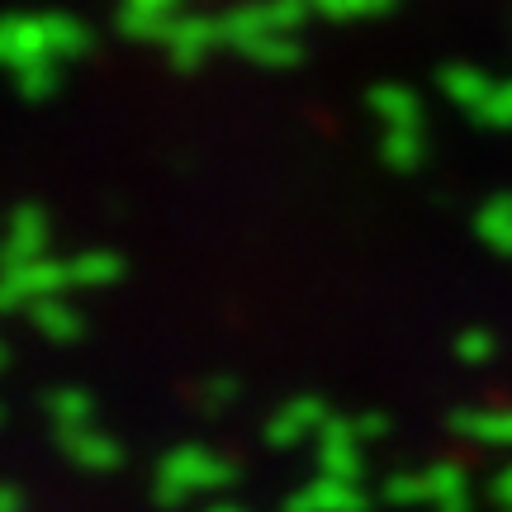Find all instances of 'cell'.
Masks as SVG:
<instances>
[{
	"label": "cell",
	"mask_w": 512,
	"mask_h": 512,
	"mask_svg": "<svg viewBox=\"0 0 512 512\" xmlns=\"http://www.w3.org/2000/svg\"><path fill=\"white\" fill-rule=\"evenodd\" d=\"M238 470L219 460L214 451H204V446H176L171 456L162 460V470H157V503L162 508H181L190 503L195 494H209V489H223V484H233Z\"/></svg>",
	"instance_id": "obj_1"
},
{
	"label": "cell",
	"mask_w": 512,
	"mask_h": 512,
	"mask_svg": "<svg viewBox=\"0 0 512 512\" xmlns=\"http://www.w3.org/2000/svg\"><path fill=\"white\" fill-rule=\"evenodd\" d=\"M304 0H261V5H238V10H228V15H219L223 24V43H233V48H247L252 38L261 34H275V29H285V34H294L299 24H304Z\"/></svg>",
	"instance_id": "obj_2"
},
{
	"label": "cell",
	"mask_w": 512,
	"mask_h": 512,
	"mask_svg": "<svg viewBox=\"0 0 512 512\" xmlns=\"http://www.w3.org/2000/svg\"><path fill=\"white\" fill-rule=\"evenodd\" d=\"M72 290V266L53 261V256H34V261H10L5 271V304L10 309H29L34 299Z\"/></svg>",
	"instance_id": "obj_3"
},
{
	"label": "cell",
	"mask_w": 512,
	"mask_h": 512,
	"mask_svg": "<svg viewBox=\"0 0 512 512\" xmlns=\"http://www.w3.org/2000/svg\"><path fill=\"white\" fill-rule=\"evenodd\" d=\"M0 57L24 72V67H38V62H57L53 53V34H48V15H10L5 29H0Z\"/></svg>",
	"instance_id": "obj_4"
},
{
	"label": "cell",
	"mask_w": 512,
	"mask_h": 512,
	"mask_svg": "<svg viewBox=\"0 0 512 512\" xmlns=\"http://www.w3.org/2000/svg\"><path fill=\"white\" fill-rule=\"evenodd\" d=\"M219 43H223L219 15H176L171 19V29H166V53H171V62H176L181 72L200 67Z\"/></svg>",
	"instance_id": "obj_5"
},
{
	"label": "cell",
	"mask_w": 512,
	"mask_h": 512,
	"mask_svg": "<svg viewBox=\"0 0 512 512\" xmlns=\"http://www.w3.org/2000/svg\"><path fill=\"white\" fill-rule=\"evenodd\" d=\"M285 512H370V498L361 489V479L318 475L313 484L285 498Z\"/></svg>",
	"instance_id": "obj_6"
},
{
	"label": "cell",
	"mask_w": 512,
	"mask_h": 512,
	"mask_svg": "<svg viewBox=\"0 0 512 512\" xmlns=\"http://www.w3.org/2000/svg\"><path fill=\"white\" fill-rule=\"evenodd\" d=\"M366 437L356 432V418H328V427L318 432V470L337 479H361L366 456H361Z\"/></svg>",
	"instance_id": "obj_7"
},
{
	"label": "cell",
	"mask_w": 512,
	"mask_h": 512,
	"mask_svg": "<svg viewBox=\"0 0 512 512\" xmlns=\"http://www.w3.org/2000/svg\"><path fill=\"white\" fill-rule=\"evenodd\" d=\"M323 427H328V408H323V399L299 394V399H290L271 422H266V441H271L275 451H290V446H299L304 437H318Z\"/></svg>",
	"instance_id": "obj_8"
},
{
	"label": "cell",
	"mask_w": 512,
	"mask_h": 512,
	"mask_svg": "<svg viewBox=\"0 0 512 512\" xmlns=\"http://www.w3.org/2000/svg\"><path fill=\"white\" fill-rule=\"evenodd\" d=\"M62 451H67L81 470H91V475H110V470L124 465L119 441L105 437V432H95L91 422H86V427H67V432H62Z\"/></svg>",
	"instance_id": "obj_9"
},
{
	"label": "cell",
	"mask_w": 512,
	"mask_h": 512,
	"mask_svg": "<svg viewBox=\"0 0 512 512\" xmlns=\"http://www.w3.org/2000/svg\"><path fill=\"white\" fill-rule=\"evenodd\" d=\"M48 256V219L38 204H19L10 219V261H34Z\"/></svg>",
	"instance_id": "obj_10"
},
{
	"label": "cell",
	"mask_w": 512,
	"mask_h": 512,
	"mask_svg": "<svg viewBox=\"0 0 512 512\" xmlns=\"http://www.w3.org/2000/svg\"><path fill=\"white\" fill-rule=\"evenodd\" d=\"M456 432L479 446H512V408H465L456 413Z\"/></svg>",
	"instance_id": "obj_11"
},
{
	"label": "cell",
	"mask_w": 512,
	"mask_h": 512,
	"mask_svg": "<svg viewBox=\"0 0 512 512\" xmlns=\"http://www.w3.org/2000/svg\"><path fill=\"white\" fill-rule=\"evenodd\" d=\"M29 323H34L43 337H53V342H76V337H81V313H76L62 294L34 299V304H29Z\"/></svg>",
	"instance_id": "obj_12"
},
{
	"label": "cell",
	"mask_w": 512,
	"mask_h": 512,
	"mask_svg": "<svg viewBox=\"0 0 512 512\" xmlns=\"http://www.w3.org/2000/svg\"><path fill=\"white\" fill-rule=\"evenodd\" d=\"M441 95H446L451 105H460V110L479 114L484 100L494 95V81L479 72V67H446V72H441Z\"/></svg>",
	"instance_id": "obj_13"
},
{
	"label": "cell",
	"mask_w": 512,
	"mask_h": 512,
	"mask_svg": "<svg viewBox=\"0 0 512 512\" xmlns=\"http://www.w3.org/2000/svg\"><path fill=\"white\" fill-rule=\"evenodd\" d=\"M370 110L384 119V128H422V105L408 86H375Z\"/></svg>",
	"instance_id": "obj_14"
},
{
	"label": "cell",
	"mask_w": 512,
	"mask_h": 512,
	"mask_svg": "<svg viewBox=\"0 0 512 512\" xmlns=\"http://www.w3.org/2000/svg\"><path fill=\"white\" fill-rule=\"evenodd\" d=\"M475 228H479V238H484V247H494L498 256H512V195L484 200Z\"/></svg>",
	"instance_id": "obj_15"
},
{
	"label": "cell",
	"mask_w": 512,
	"mask_h": 512,
	"mask_svg": "<svg viewBox=\"0 0 512 512\" xmlns=\"http://www.w3.org/2000/svg\"><path fill=\"white\" fill-rule=\"evenodd\" d=\"M242 57L247 62H256V67H294L299 62V43H294V34H285V29H275V34H261L252 38L247 48H242Z\"/></svg>",
	"instance_id": "obj_16"
},
{
	"label": "cell",
	"mask_w": 512,
	"mask_h": 512,
	"mask_svg": "<svg viewBox=\"0 0 512 512\" xmlns=\"http://www.w3.org/2000/svg\"><path fill=\"white\" fill-rule=\"evenodd\" d=\"M72 266V285H86V290H100V285H114L124 275V261L114 252H81L67 261Z\"/></svg>",
	"instance_id": "obj_17"
},
{
	"label": "cell",
	"mask_w": 512,
	"mask_h": 512,
	"mask_svg": "<svg viewBox=\"0 0 512 512\" xmlns=\"http://www.w3.org/2000/svg\"><path fill=\"white\" fill-rule=\"evenodd\" d=\"M422 152H427V147H422L418 128H389L380 138V157L394 166V171H418Z\"/></svg>",
	"instance_id": "obj_18"
},
{
	"label": "cell",
	"mask_w": 512,
	"mask_h": 512,
	"mask_svg": "<svg viewBox=\"0 0 512 512\" xmlns=\"http://www.w3.org/2000/svg\"><path fill=\"white\" fill-rule=\"evenodd\" d=\"M95 413V399L86 389H57L53 399H48V418L57 422V432H67V427H86Z\"/></svg>",
	"instance_id": "obj_19"
},
{
	"label": "cell",
	"mask_w": 512,
	"mask_h": 512,
	"mask_svg": "<svg viewBox=\"0 0 512 512\" xmlns=\"http://www.w3.org/2000/svg\"><path fill=\"white\" fill-rule=\"evenodd\" d=\"M171 10H147V5H128L119 10V29H124L128 38H166V29H171Z\"/></svg>",
	"instance_id": "obj_20"
},
{
	"label": "cell",
	"mask_w": 512,
	"mask_h": 512,
	"mask_svg": "<svg viewBox=\"0 0 512 512\" xmlns=\"http://www.w3.org/2000/svg\"><path fill=\"white\" fill-rule=\"evenodd\" d=\"M422 479H427V503H432V508H441V503H451V498L465 494V470H460V465H451V460L427 465V470H422Z\"/></svg>",
	"instance_id": "obj_21"
},
{
	"label": "cell",
	"mask_w": 512,
	"mask_h": 512,
	"mask_svg": "<svg viewBox=\"0 0 512 512\" xmlns=\"http://www.w3.org/2000/svg\"><path fill=\"white\" fill-rule=\"evenodd\" d=\"M384 503H394V508H418V503H427V479H422V470H399V475L384 479Z\"/></svg>",
	"instance_id": "obj_22"
},
{
	"label": "cell",
	"mask_w": 512,
	"mask_h": 512,
	"mask_svg": "<svg viewBox=\"0 0 512 512\" xmlns=\"http://www.w3.org/2000/svg\"><path fill=\"white\" fill-rule=\"evenodd\" d=\"M494 332L484 328H465L456 337V361H465V366H484V361H494Z\"/></svg>",
	"instance_id": "obj_23"
},
{
	"label": "cell",
	"mask_w": 512,
	"mask_h": 512,
	"mask_svg": "<svg viewBox=\"0 0 512 512\" xmlns=\"http://www.w3.org/2000/svg\"><path fill=\"white\" fill-rule=\"evenodd\" d=\"M15 76H19V95L24 100H48L57 86V62H38V67H24Z\"/></svg>",
	"instance_id": "obj_24"
},
{
	"label": "cell",
	"mask_w": 512,
	"mask_h": 512,
	"mask_svg": "<svg viewBox=\"0 0 512 512\" xmlns=\"http://www.w3.org/2000/svg\"><path fill=\"white\" fill-rule=\"evenodd\" d=\"M475 119L479 124H489V128H512V81L494 86V95L484 100V110H479Z\"/></svg>",
	"instance_id": "obj_25"
},
{
	"label": "cell",
	"mask_w": 512,
	"mask_h": 512,
	"mask_svg": "<svg viewBox=\"0 0 512 512\" xmlns=\"http://www.w3.org/2000/svg\"><path fill=\"white\" fill-rule=\"evenodd\" d=\"M233 399H238V384H233V380H209L200 389L204 413H223V408H233Z\"/></svg>",
	"instance_id": "obj_26"
},
{
	"label": "cell",
	"mask_w": 512,
	"mask_h": 512,
	"mask_svg": "<svg viewBox=\"0 0 512 512\" xmlns=\"http://www.w3.org/2000/svg\"><path fill=\"white\" fill-rule=\"evenodd\" d=\"M313 10L323 19H361V15H375L370 0H313Z\"/></svg>",
	"instance_id": "obj_27"
},
{
	"label": "cell",
	"mask_w": 512,
	"mask_h": 512,
	"mask_svg": "<svg viewBox=\"0 0 512 512\" xmlns=\"http://www.w3.org/2000/svg\"><path fill=\"white\" fill-rule=\"evenodd\" d=\"M356 432H361L366 441H375V437L389 432V418H384V413H361V418H356Z\"/></svg>",
	"instance_id": "obj_28"
},
{
	"label": "cell",
	"mask_w": 512,
	"mask_h": 512,
	"mask_svg": "<svg viewBox=\"0 0 512 512\" xmlns=\"http://www.w3.org/2000/svg\"><path fill=\"white\" fill-rule=\"evenodd\" d=\"M494 498H498V503H503V508L512 512V465H508V470H503V475L494 479Z\"/></svg>",
	"instance_id": "obj_29"
},
{
	"label": "cell",
	"mask_w": 512,
	"mask_h": 512,
	"mask_svg": "<svg viewBox=\"0 0 512 512\" xmlns=\"http://www.w3.org/2000/svg\"><path fill=\"white\" fill-rule=\"evenodd\" d=\"M0 512H24V503H19L15 489H5V494H0Z\"/></svg>",
	"instance_id": "obj_30"
},
{
	"label": "cell",
	"mask_w": 512,
	"mask_h": 512,
	"mask_svg": "<svg viewBox=\"0 0 512 512\" xmlns=\"http://www.w3.org/2000/svg\"><path fill=\"white\" fill-rule=\"evenodd\" d=\"M437 512H470V494H460V498H451V503H441Z\"/></svg>",
	"instance_id": "obj_31"
},
{
	"label": "cell",
	"mask_w": 512,
	"mask_h": 512,
	"mask_svg": "<svg viewBox=\"0 0 512 512\" xmlns=\"http://www.w3.org/2000/svg\"><path fill=\"white\" fill-rule=\"evenodd\" d=\"M128 5H147V10H171L176 0H128Z\"/></svg>",
	"instance_id": "obj_32"
},
{
	"label": "cell",
	"mask_w": 512,
	"mask_h": 512,
	"mask_svg": "<svg viewBox=\"0 0 512 512\" xmlns=\"http://www.w3.org/2000/svg\"><path fill=\"white\" fill-rule=\"evenodd\" d=\"M389 5H394V0H370V10H389Z\"/></svg>",
	"instance_id": "obj_33"
},
{
	"label": "cell",
	"mask_w": 512,
	"mask_h": 512,
	"mask_svg": "<svg viewBox=\"0 0 512 512\" xmlns=\"http://www.w3.org/2000/svg\"><path fill=\"white\" fill-rule=\"evenodd\" d=\"M209 512H242V508H233V503H219V508H209Z\"/></svg>",
	"instance_id": "obj_34"
},
{
	"label": "cell",
	"mask_w": 512,
	"mask_h": 512,
	"mask_svg": "<svg viewBox=\"0 0 512 512\" xmlns=\"http://www.w3.org/2000/svg\"><path fill=\"white\" fill-rule=\"evenodd\" d=\"M304 5H313V0H304Z\"/></svg>",
	"instance_id": "obj_35"
}]
</instances>
